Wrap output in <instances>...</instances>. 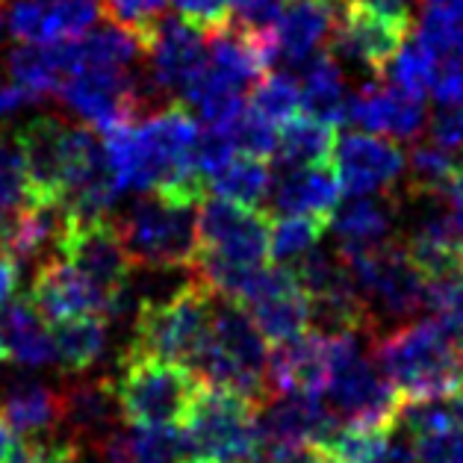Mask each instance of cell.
<instances>
[{
	"instance_id": "cell-20",
	"label": "cell",
	"mask_w": 463,
	"mask_h": 463,
	"mask_svg": "<svg viewBox=\"0 0 463 463\" xmlns=\"http://www.w3.org/2000/svg\"><path fill=\"white\" fill-rule=\"evenodd\" d=\"M118 420L116 387L107 378L74 381L60 392V425L74 443H100Z\"/></svg>"
},
{
	"instance_id": "cell-7",
	"label": "cell",
	"mask_w": 463,
	"mask_h": 463,
	"mask_svg": "<svg viewBox=\"0 0 463 463\" xmlns=\"http://www.w3.org/2000/svg\"><path fill=\"white\" fill-rule=\"evenodd\" d=\"M354 287L369 304L372 319L411 322L425 310V278L411 263L402 240H387L369 248H336Z\"/></svg>"
},
{
	"instance_id": "cell-22",
	"label": "cell",
	"mask_w": 463,
	"mask_h": 463,
	"mask_svg": "<svg viewBox=\"0 0 463 463\" xmlns=\"http://www.w3.org/2000/svg\"><path fill=\"white\" fill-rule=\"evenodd\" d=\"M0 422L18 437H44L60 425V392L42 381H15L0 395Z\"/></svg>"
},
{
	"instance_id": "cell-19",
	"label": "cell",
	"mask_w": 463,
	"mask_h": 463,
	"mask_svg": "<svg viewBox=\"0 0 463 463\" xmlns=\"http://www.w3.org/2000/svg\"><path fill=\"white\" fill-rule=\"evenodd\" d=\"M272 216H316L331 222L336 204L343 201V189L331 163L284 168L272 184Z\"/></svg>"
},
{
	"instance_id": "cell-46",
	"label": "cell",
	"mask_w": 463,
	"mask_h": 463,
	"mask_svg": "<svg viewBox=\"0 0 463 463\" xmlns=\"http://www.w3.org/2000/svg\"><path fill=\"white\" fill-rule=\"evenodd\" d=\"M9 360V345H6V336H4V327H0V364Z\"/></svg>"
},
{
	"instance_id": "cell-38",
	"label": "cell",
	"mask_w": 463,
	"mask_h": 463,
	"mask_svg": "<svg viewBox=\"0 0 463 463\" xmlns=\"http://www.w3.org/2000/svg\"><path fill=\"white\" fill-rule=\"evenodd\" d=\"M233 139L240 154H251V156H260V160H275L278 128L272 121H266L263 116H257V112L248 107V100H245L240 121L233 124Z\"/></svg>"
},
{
	"instance_id": "cell-40",
	"label": "cell",
	"mask_w": 463,
	"mask_h": 463,
	"mask_svg": "<svg viewBox=\"0 0 463 463\" xmlns=\"http://www.w3.org/2000/svg\"><path fill=\"white\" fill-rule=\"evenodd\" d=\"M236 4L240 0H172L180 21H186L198 33H213L228 24Z\"/></svg>"
},
{
	"instance_id": "cell-4",
	"label": "cell",
	"mask_w": 463,
	"mask_h": 463,
	"mask_svg": "<svg viewBox=\"0 0 463 463\" xmlns=\"http://www.w3.org/2000/svg\"><path fill=\"white\" fill-rule=\"evenodd\" d=\"M266 364L269 343L251 322V316L228 298H213L210 340L198 364L192 366V375L201 383L233 390L245 399L263 404L269 399Z\"/></svg>"
},
{
	"instance_id": "cell-21",
	"label": "cell",
	"mask_w": 463,
	"mask_h": 463,
	"mask_svg": "<svg viewBox=\"0 0 463 463\" xmlns=\"http://www.w3.org/2000/svg\"><path fill=\"white\" fill-rule=\"evenodd\" d=\"M334 6L336 0H296V4H287L275 27L278 60H287L292 65L307 62L331 33Z\"/></svg>"
},
{
	"instance_id": "cell-33",
	"label": "cell",
	"mask_w": 463,
	"mask_h": 463,
	"mask_svg": "<svg viewBox=\"0 0 463 463\" xmlns=\"http://www.w3.org/2000/svg\"><path fill=\"white\" fill-rule=\"evenodd\" d=\"M327 222L316 216H272L269 231V260L278 266H292L298 257L322 242Z\"/></svg>"
},
{
	"instance_id": "cell-1",
	"label": "cell",
	"mask_w": 463,
	"mask_h": 463,
	"mask_svg": "<svg viewBox=\"0 0 463 463\" xmlns=\"http://www.w3.org/2000/svg\"><path fill=\"white\" fill-rule=\"evenodd\" d=\"M372 360L402 399H443L463 392V354L434 319H411L375 336Z\"/></svg>"
},
{
	"instance_id": "cell-37",
	"label": "cell",
	"mask_w": 463,
	"mask_h": 463,
	"mask_svg": "<svg viewBox=\"0 0 463 463\" xmlns=\"http://www.w3.org/2000/svg\"><path fill=\"white\" fill-rule=\"evenodd\" d=\"M100 13L109 18V24L128 30L139 42L145 53L148 42L154 39L156 27L163 24L168 0H98Z\"/></svg>"
},
{
	"instance_id": "cell-12",
	"label": "cell",
	"mask_w": 463,
	"mask_h": 463,
	"mask_svg": "<svg viewBox=\"0 0 463 463\" xmlns=\"http://www.w3.org/2000/svg\"><path fill=\"white\" fill-rule=\"evenodd\" d=\"M408 168V154L375 133H345L336 139L334 172L343 195H387Z\"/></svg>"
},
{
	"instance_id": "cell-8",
	"label": "cell",
	"mask_w": 463,
	"mask_h": 463,
	"mask_svg": "<svg viewBox=\"0 0 463 463\" xmlns=\"http://www.w3.org/2000/svg\"><path fill=\"white\" fill-rule=\"evenodd\" d=\"M133 266L189 269L198 254V204H180L160 195L142 198L118 222Z\"/></svg>"
},
{
	"instance_id": "cell-28",
	"label": "cell",
	"mask_w": 463,
	"mask_h": 463,
	"mask_svg": "<svg viewBox=\"0 0 463 463\" xmlns=\"http://www.w3.org/2000/svg\"><path fill=\"white\" fill-rule=\"evenodd\" d=\"M53 352L56 364L69 375H83L92 369L107 348V319L100 316H80V319L53 322Z\"/></svg>"
},
{
	"instance_id": "cell-41",
	"label": "cell",
	"mask_w": 463,
	"mask_h": 463,
	"mask_svg": "<svg viewBox=\"0 0 463 463\" xmlns=\"http://www.w3.org/2000/svg\"><path fill=\"white\" fill-rule=\"evenodd\" d=\"M411 439L416 463H463V428L460 431L425 434Z\"/></svg>"
},
{
	"instance_id": "cell-9",
	"label": "cell",
	"mask_w": 463,
	"mask_h": 463,
	"mask_svg": "<svg viewBox=\"0 0 463 463\" xmlns=\"http://www.w3.org/2000/svg\"><path fill=\"white\" fill-rule=\"evenodd\" d=\"M116 387L118 416L133 428L180 425L201 381L186 366L163 360H121Z\"/></svg>"
},
{
	"instance_id": "cell-30",
	"label": "cell",
	"mask_w": 463,
	"mask_h": 463,
	"mask_svg": "<svg viewBox=\"0 0 463 463\" xmlns=\"http://www.w3.org/2000/svg\"><path fill=\"white\" fill-rule=\"evenodd\" d=\"M416 39L437 60H446V56L463 60V0H422Z\"/></svg>"
},
{
	"instance_id": "cell-36",
	"label": "cell",
	"mask_w": 463,
	"mask_h": 463,
	"mask_svg": "<svg viewBox=\"0 0 463 463\" xmlns=\"http://www.w3.org/2000/svg\"><path fill=\"white\" fill-rule=\"evenodd\" d=\"M425 310H431L443 334L463 348V272L425 280Z\"/></svg>"
},
{
	"instance_id": "cell-26",
	"label": "cell",
	"mask_w": 463,
	"mask_h": 463,
	"mask_svg": "<svg viewBox=\"0 0 463 463\" xmlns=\"http://www.w3.org/2000/svg\"><path fill=\"white\" fill-rule=\"evenodd\" d=\"M98 446L107 463H180L177 425L112 428Z\"/></svg>"
},
{
	"instance_id": "cell-43",
	"label": "cell",
	"mask_w": 463,
	"mask_h": 463,
	"mask_svg": "<svg viewBox=\"0 0 463 463\" xmlns=\"http://www.w3.org/2000/svg\"><path fill=\"white\" fill-rule=\"evenodd\" d=\"M18 275H21V263H18V260H13L9 254H0V310H4L6 304L15 298Z\"/></svg>"
},
{
	"instance_id": "cell-35",
	"label": "cell",
	"mask_w": 463,
	"mask_h": 463,
	"mask_svg": "<svg viewBox=\"0 0 463 463\" xmlns=\"http://www.w3.org/2000/svg\"><path fill=\"white\" fill-rule=\"evenodd\" d=\"M245 100L257 116H263L266 121H272L275 128H280L287 118L301 112V86L292 74L272 71V74L260 77L257 86L251 89V95Z\"/></svg>"
},
{
	"instance_id": "cell-13",
	"label": "cell",
	"mask_w": 463,
	"mask_h": 463,
	"mask_svg": "<svg viewBox=\"0 0 463 463\" xmlns=\"http://www.w3.org/2000/svg\"><path fill=\"white\" fill-rule=\"evenodd\" d=\"M340 422L319 392L269 395L257 411L260 443L266 449H307L325 443Z\"/></svg>"
},
{
	"instance_id": "cell-18",
	"label": "cell",
	"mask_w": 463,
	"mask_h": 463,
	"mask_svg": "<svg viewBox=\"0 0 463 463\" xmlns=\"http://www.w3.org/2000/svg\"><path fill=\"white\" fill-rule=\"evenodd\" d=\"M331 357H327V334L304 331L269 348L266 390L269 395L284 392H319L325 390Z\"/></svg>"
},
{
	"instance_id": "cell-16",
	"label": "cell",
	"mask_w": 463,
	"mask_h": 463,
	"mask_svg": "<svg viewBox=\"0 0 463 463\" xmlns=\"http://www.w3.org/2000/svg\"><path fill=\"white\" fill-rule=\"evenodd\" d=\"M428 121L425 100L395 86L360 83L345 100V124L392 139H416Z\"/></svg>"
},
{
	"instance_id": "cell-15",
	"label": "cell",
	"mask_w": 463,
	"mask_h": 463,
	"mask_svg": "<svg viewBox=\"0 0 463 463\" xmlns=\"http://www.w3.org/2000/svg\"><path fill=\"white\" fill-rule=\"evenodd\" d=\"M142 56L151 65V86H156V92L180 98L210 65L204 36L172 15L163 18Z\"/></svg>"
},
{
	"instance_id": "cell-32",
	"label": "cell",
	"mask_w": 463,
	"mask_h": 463,
	"mask_svg": "<svg viewBox=\"0 0 463 463\" xmlns=\"http://www.w3.org/2000/svg\"><path fill=\"white\" fill-rule=\"evenodd\" d=\"M9 71L15 83L24 86L33 95H56V89L65 80L56 44H24L9 53Z\"/></svg>"
},
{
	"instance_id": "cell-31",
	"label": "cell",
	"mask_w": 463,
	"mask_h": 463,
	"mask_svg": "<svg viewBox=\"0 0 463 463\" xmlns=\"http://www.w3.org/2000/svg\"><path fill=\"white\" fill-rule=\"evenodd\" d=\"M463 172V156L437 145H416L408 160V195L411 198H443L449 184Z\"/></svg>"
},
{
	"instance_id": "cell-6",
	"label": "cell",
	"mask_w": 463,
	"mask_h": 463,
	"mask_svg": "<svg viewBox=\"0 0 463 463\" xmlns=\"http://www.w3.org/2000/svg\"><path fill=\"white\" fill-rule=\"evenodd\" d=\"M411 30L413 9L408 0H336L327 53L364 65L381 80Z\"/></svg>"
},
{
	"instance_id": "cell-2",
	"label": "cell",
	"mask_w": 463,
	"mask_h": 463,
	"mask_svg": "<svg viewBox=\"0 0 463 463\" xmlns=\"http://www.w3.org/2000/svg\"><path fill=\"white\" fill-rule=\"evenodd\" d=\"M213 298L216 292L198 278H192L165 301L145 298L133 325V340L124 348L121 360H163L192 372L210 340Z\"/></svg>"
},
{
	"instance_id": "cell-44",
	"label": "cell",
	"mask_w": 463,
	"mask_h": 463,
	"mask_svg": "<svg viewBox=\"0 0 463 463\" xmlns=\"http://www.w3.org/2000/svg\"><path fill=\"white\" fill-rule=\"evenodd\" d=\"M39 95L27 92L24 86L18 83H0V116H9V112H18L21 107L36 104Z\"/></svg>"
},
{
	"instance_id": "cell-24",
	"label": "cell",
	"mask_w": 463,
	"mask_h": 463,
	"mask_svg": "<svg viewBox=\"0 0 463 463\" xmlns=\"http://www.w3.org/2000/svg\"><path fill=\"white\" fill-rule=\"evenodd\" d=\"M395 201L387 195H357L334 213L327 228L340 240V248H369L387 242L395 228Z\"/></svg>"
},
{
	"instance_id": "cell-11",
	"label": "cell",
	"mask_w": 463,
	"mask_h": 463,
	"mask_svg": "<svg viewBox=\"0 0 463 463\" xmlns=\"http://www.w3.org/2000/svg\"><path fill=\"white\" fill-rule=\"evenodd\" d=\"M272 213L242 207L224 198H204L198 204V254L231 266H266Z\"/></svg>"
},
{
	"instance_id": "cell-3",
	"label": "cell",
	"mask_w": 463,
	"mask_h": 463,
	"mask_svg": "<svg viewBox=\"0 0 463 463\" xmlns=\"http://www.w3.org/2000/svg\"><path fill=\"white\" fill-rule=\"evenodd\" d=\"M257 411L260 404L240 392L201 383L177 425L180 463H254L263 451Z\"/></svg>"
},
{
	"instance_id": "cell-23",
	"label": "cell",
	"mask_w": 463,
	"mask_h": 463,
	"mask_svg": "<svg viewBox=\"0 0 463 463\" xmlns=\"http://www.w3.org/2000/svg\"><path fill=\"white\" fill-rule=\"evenodd\" d=\"M0 313H4V325L0 327H4L9 357L15 364L30 369L56 364L51 327L44 325L42 313L33 307V301L27 296H15Z\"/></svg>"
},
{
	"instance_id": "cell-34",
	"label": "cell",
	"mask_w": 463,
	"mask_h": 463,
	"mask_svg": "<svg viewBox=\"0 0 463 463\" xmlns=\"http://www.w3.org/2000/svg\"><path fill=\"white\" fill-rule=\"evenodd\" d=\"M434 74H437V56L420 39H413L402 44V51L390 60L381 80H390L402 92L425 100V95L431 92Z\"/></svg>"
},
{
	"instance_id": "cell-29",
	"label": "cell",
	"mask_w": 463,
	"mask_h": 463,
	"mask_svg": "<svg viewBox=\"0 0 463 463\" xmlns=\"http://www.w3.org/2000/svg\"><path fill=\"white\" fill-rule=\"evenodd\" d=\"M272 160H260V156L236 151L233 160L207 180V189L216 192V198L233 201V204L260 207L272 195Z\"/></svg>"
},
{
	"instance_id": "cell-39",
	"label": "cell",
	"mask_w": 463,
	"mask_h": 463,
	"mask_svg": "<svg viewBox=\"0 0 463 463\" xmlns=\"http://www.w3.org/2000/svg\"><path fill=\"white\" fill-rule=\"evenodd\" d=\"M284 6L287 0H240L231 15V24L248 33V36H275Z\"/></svg>"
},
{
	"instance_id": "cell-5",
	"label": "cell",
	"mask_w": 463,
	"mask_h": 463,
	"mask_svg": "<svg viewBox=\"0 0 463 463\" xmlns=\"http://www.w3.org/2000/svg\"><path fill=\"white\" fill-rule=\"evenodd\" d=\"M327 372L322 399L348 428H390L399 413L402 392L387 381L372 357L360 354V334H327Z\"/></svg>"
},
{
	"instance_id": "cell-17",
	"label": "cell",
	"mask_w": 463,
	"mask_h": 463,
	"mask_svg": "<svg viewBox=\"0 0 463 463\" xmlns=\"http://www.w3.org/2000/svg\"><path fill=\"white\" fill-rule=\"evenodd\" d=\"M100 18L98 0H15L9 33L27 44H56L83 39Z\"/></svg>"
},
{
	"instance_id": "cell-42",
	"label": "cell",
	"mask_w": 463,
	"mask_h": 463,
	"mask_svg": "<svg viewBox=\"0 0 463 463\" xmlns=\"http://www.w3.org/2000/svg\"><path fill=\"white\" fill-rule=\"evenodd\" d=\"M431 98L437 107H460L463 104V60L446 56L437 65L434 83H431Z\"/></svg>"
},
{
	"instance_id": "cell-25",
	"label": "cell",
	"mask_w": 463,
	"mask_h": 463,
	"mask_svg": "<svg viewBox=\"0 0 463 463\" xmlns=\"http://www.w3.org/2000/svg\"><path fill=\"white\" fill-rule=\"evenodd\" d=\"M336 148V128L313 116L296 112L278 128V151L275 160L280 168H304L331 163Z\"/></svg>"
},
{
	"instance_id": "cell-10",
	"label": "cell",
	"mask_w": 463,
	"mask_h": 463,
	"mask_svg": "<svg viewBox=\"0 0 463 463\" xmlns=\"http://www.w3.org/2000/svg\"><path fill=\"white\" fill-rule=\"evenodd\" d=\"M56 257L71 263L77 272L86 275L92 284L112 301L121 313L124 292L130 284V257L124 248L118 222L107 216L98 219H62V228L53 240Z\"/></svg>"
},
{
	"instance_id": "cell-45",
	"label": "cell",
	"mask_w": 463,
	"mask_h": 463,
	"mask_svg": "<svg viewBox=\"0 0 463 463\" xmlns=\"http://www.w3.org/2000/svg\"><path fill=\"white\" fill-rule=\"evenodd\" d=\"M446 201H449V213H451V219H455V224L460 228V233H463V172L451 180L449 184V189H446V195H443Z\"/></svg>"
},
{
	"instance_id": "cell-27",
	"label": "cell",
	"mask_w": 463,
	"mask_h": 463,
	"mask_svg": "<svg viewBox=\"0 0 463 463\" xmlns=\"http://www.w3.org/2000/svg\"><path fill=\"white\" fill-rule=\"evenodd\" d=\"M301 112L313 116L331 128L345 124V86H343V71L340 62L331 53L322 51L319 56L304 65L301 77Z\"/></svg>"
},
{
	"instance_id": "cell-47",
	"label": "cell",
	"mask_w": 463,
	"mask_h": 463,
	"mask_svg": "<svg viewBox=\"0 0 463 463\" xmlns=\"http://www.w3.org/2000/svg\"><path fill=\"white\" fill-rule=\"evenodd\" d=\"M0 30H4V15H0Z\"/></svg>"
},
{
	"instance_id": "cell-14",
	"label": "cell",
	"mask_w": 463,
	"mask_h": 463,
	"mask_svg": "<svg viewBox=\"0 0 463 463\" xmlns=\"http://www.w3.org/2000/svg\"><path fill=\"white\" fill-rule=\"evenodd\" d=\"M33 307L42 313V319L65 322V319H80V316H100V319H112L118 310L112 307V301L100 292L92 280L80 275L71 263H65L62 257H51L36 269L33 275L30 296Z\"/></svg>"
}]
</instances>
